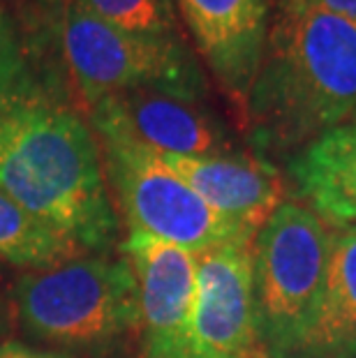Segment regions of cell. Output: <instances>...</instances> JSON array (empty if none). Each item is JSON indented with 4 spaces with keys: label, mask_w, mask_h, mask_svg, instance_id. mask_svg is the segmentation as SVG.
<instances>
[{
    "label": "cell",
    "mask_w": 356,
    "mask_h": 358,
    "mask_svg": "<svg viewBox=\"0 0 356 358\" xmlns=\"http://www.w3.org/2000/svg\"><path fill=\"white\" fill-rule=\"evenodd\" d=\"M356 113V21L315 0H276L243 106L262 155L294 157Z\"/></svg>",
    "instance_id": "cell-1"
},
{
    "label": "cell",
    "mask_w": 356,
    "mask_h": 358,
    "mask_svg": "<svg viewBox=\"0 0 356 358\" xmlns=\"http://www.w3.org/2000/svg\"><path fill=\"white\" fill-rule=\"evenodd\" d=\"M0 192L79 248L104 250L116 238L95 132L24 83L0 100Z\"/></svg>",
    "instance_id": "cell-2"
},
{
    "label": "cell",
    "mask_w": 356,
    "mask_h": 358,
    "mask_svg": "<svg viewBox=\"0 0 356 358\" xmlns=\"http://www.w3.org/2000/svg\"><path fill=\"white\" fill-rule=\"evenodd\" d=\"M90 123L104 178L132 234L153 236L190 252L255 238V234L211 208L157 150L137 139L113 97L90 106Z\"/></svg>",
    "instance_id": "cell-3"
},
{
    "label": "cell",
    "mask_w": 356,
    "mask_h": 358,
    "mask_svg": "<svg viewBox=\"0 0 356 358\" xmlns=\"http://www.w3.org/2000/svg\"><path fill=\"white\" fill-rule=\"evenodd\" d=\"M19 324L60 352H109L139 329L137 285L123 259H67L35 268L14 285Z\"/></svg>",
    "instance_id": "cell-4"
},
{
    "label": "cell",
    "mask_w": 356,
    "mask_h": 358,
    "mask_svg": "<svg viewBox=\"0 0 356 358\" xmlns=\"http://www.w3.org/2000/svg\"><path fill=\"white\" fill-rule=\"evenodd\" d=\"M333 224L285 201L252 238L255 324L264 358H299L320 308Z\"/></svg>",
    "instance_id": "cell-5"
},
{
    "label": "cell",
    "mask_w": 356,
    "mask_h": 358,
    "mask_svg": "<svg viewBox=\"0 0 356 358\" xmlns=\"http://www.w3.org/2000/svg\"><path fill=\"white\" fill-rule=\"evenodd\" d=\"M63 53L90 106L104 97L153 90L201 102V65L178 35H137L104 24L79 5L67 7Z\"/></svg>",
    "instance_id": "cell-6"
},
{
    "label": "cell",
    "mask_w": 356,
    "mask_h": 358,
    "mask_svg": "<svg viewBox=\"0 0 356 358\" xmlns=\"http://www.w3.org/2000/svg\"><path fill=\"white\" fill-rule=\"evenodd\" d=\"M197 255V292L187 358H264L255 324L252 238Z\"/></svg>",
    "instance_id": "cell-7"
},
{
    "label": "cell",
    "mask_w": 356,
    "mask_h": 358,
    "mask_svg": "<svg viewBox=\"0 0 356 358\" xmlns=\"http://www.w3.org/2000/svg\"><path fill=\"white\" fill-rule=\"evenodd\" d=\"M137 285L143 358L190 356L197 255L153 236L132 234L123 245Z\"/></svg>",
    "instance_id": "cell-8"
},
{
    "label": "cell",
    "mask_w": 356,
    "mask_h": 358,
    "mask_svg": "<svg viewBox=\"0 0 356 358\" xmlns=\"http://www.w3.org/2000/svg\"><path fill=\"white\" fill-rule=\"evenodd\" d=\"M197 53L243 111L266 42L271 0H173Z\"/></svg>",
    "instance_id": "cell-9"
},
{
    "label": "cell",
    "mask_w": 356,
    "mask_h": 358,
    "mask_svg": "<svg viewBox=\"0 0 356 358\" xmlns=\"http://www.w3.org/2000/svg\"><path fill=\"white\" fill-rule=\"evenodd\" d=\"M162 157L211 208L250 234L259 231L278 206L285 203V182L264 157L241 153Z\"/></svg>",
    "instance_id": "cell-10"
},
{
    "label": "cell",
    "mask_w": 356,
    "mask_h": 358,
    "mask_svg": "<svg viewBox=\"0 0 356 358\" xmlns=\"http://www.w3.org/2000/svg\"><path fill=\"white\" fill-rule=\"evenodd\" d=\"M111 97L132 134L160 155L206 157L232 153V141L227 139L225 129L201 109L199 102L153 90Z\"/></svg>",
    "instance_id": "cell-11"
},
{
    "label": "cell",
    "mask_w": 356,
    "mask_h": 358,
    "mask_svg": "<svg viewBox=\"0 0 356 358\" xmlns=\"http://www.w3.org/2000/svg\"><path fill=\"white\" fill-rule=\"evenodd\" d=\"M299 196L333 227H356V120L331 129L290 159Z\"/></svg>",
    "instance_id": "cell-12"
},
{
    "label": "cell",
    "mask_w": 356,
    "mask_h": 358,
    "mask_svg": "<svg viewBox=\"0 0 356 358\" xmlns=\"http://www.w3.org/2000/svg\"><path fill=\"white\" fill-rule=\"evenodd\" d=\"M299 358H356V227H333L322 301Z\"/></svg>",
    "instance_id": "cell-13"
},
{
    "label": "cell",
    "mask_w": 356,
    "mask_h": 358,
    "mask_svg": "<svg viewBox=\"0 0 356 358\" xmlns=\"http://www.w3.org/2000/svg\"><path fill=\"white\" fill-rule=\"evenodd\" d=\"M81 248L0 192V259L14 266L47 268L79 257Z\"/></svg>",
    "instance_id": "cell-14"
},
{
    "label": "cell",
    "mask_w": 356,
    "mask_h": 358,
    "mask_svg": "<svg viewBox=\"0 0 356 358\" xmlns=\"http://www.w3.org/2000/svg\"><path fill=\"white\" fill-rule=\"evenodd\" d=\"M104 24L137 35H178L173 0H72Z\"/></svg>",
    "instance_id": "cell-15"
},
{
    "label": "cell",
    "mask_w": 356,
    "mask_h": 358,
    "mask_svg": "<svg viewBox=\"0 0 356 358\" xmlns=\"http://www.w3.org/2000/svg\"><path fill=\"white\" fill-rule=\"evenodd\" d=\"M21 74H24V56H21L17 28L0 7V100L24 83Z\"/></svg>",
    "instance_id": "cell-16"
},
{
    "label": "cell",
    "mask_w": 356,
    "mask_h": 358,
    "mask_svg": "<svg viewBox=\"0 0 356 358\" xmlns=\"http://www.w3.org/2000/svg\"><path fill=\"white\" fill-rule=\"evenodd\" d=\"M0 358H74L72 354L60 352V349H40L30 347L26 342H0Z\"/></svg>",
    "instance_id": "cell-17"
},
{
    "label": "cell",
    "mask_w": 356,
    "mask_h": 358,
    "mask_svg": "<svg viewBox=\"0 0 356 358\" xmlns=\"http://www.w3.org/2000/svg\"><path fill=\"white\" fill-rule=\"evenodd\" d=\"M317 5H322L324 10L336 14V17L356 21V0H315Z\"/></svg>",
    "instance_id": "cell-18"
},
{
    "label": "cell",
    "mask_w": 356,
    "mask_h": 358,
    "mask_svg": "<svg viewBox=\"0 0 356 358\" xmlns=\"http://www.w3.org/2000/svg\"><path fill=\"white\" fill-rule=\"evenodd\" d=\"M47 3H63V0H47Z\"/></svg>",
    "instance_id": "cell-19"
},
{
    "label": "cell",
    "mask_w": 356,
    "mask_h": 358,
    "mask_svg": "<svg viewBox=\"0 0 356 358\" xmlns=\"http://www.w3.org/2000/svg\"><path fill=\"white\" fill-rule=\"evenodd\" d=\"M354 120H356V113H354Z\"/></svg>",
    "instance_id": "cell-20"
}]
</instances>
